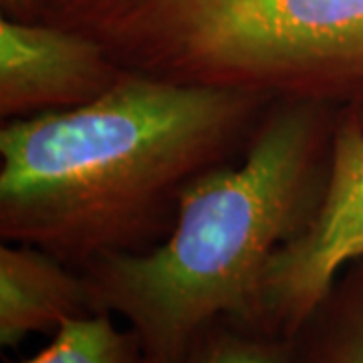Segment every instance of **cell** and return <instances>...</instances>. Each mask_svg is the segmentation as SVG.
<instances>
[{"mask_svg": "<svg viewBox=\"0 0 363 363\" xmlns=\"http://www.w3.org/2000/svg\"><path fill=\"white\" fill-rule=\"evenodd\" d=\"M271 104L125 71L83 107L4 121L2 242L39 247L75 271L156 248L182 192L242 156Z\"/></svg>", "mask_w": 363, "mask_h": 363, "instance_id": "cell-1", "label": "cell"}, {"mask_svg": "<svg viewBox=\"0 0 363 363\" xmlns=\"http://www.w3.org/2000/svg\"><path fill=\"white\" fill-rule=\"evenodd\" d=\"M337 119L323 105L272 101L247 152L182 192L162 245L79 269L95 309L128 321L145 362L184 363L194 339L222 317L264 331V274L323 198Z\"/></svg>", "mask_w": 363, "mask_h": 363, "instance_id": "cell-2", "label": "cell"}, {"mask_svg": "<svg viewBox=\"0 0 363 363\" xmlns=\"http://www.w3.org/2000/svg\"><path fill=\"white\" fill-rule=\"evenodd\" d=\"M131 73L307 101L363 123V0H37Z\"/></svg>", "mask_w": 363, "mask_h": 363, "instance_id": "cell-3", "label": "cell"}, {"mask_svg": "<svg viewBox=\"0 0 363 363\" xmlns=\"http://www.w3.org/2000/svg\"><path fill=\"white\" fill-rule=\"evenodd\" d=\"M363 257V123L339 116L323 198L303 233L272 255L262 329L289 337L337 272Z\"/></svg>", "mask_w": 363, "mask_h": 363, "instance_id": "cell-4", "label": "cell"}, {"mask_svg": "<svg viewBox=\"0 0 363 363\" xmlns=\"http://www.w3.org/2000/svg\"><path fill=\"white\" fill-rule=\"evenodd\" d=\"M125 75L104 45L47 21H0V117L77 109Z\"/></svg>", "mask_w": 363, "mask_h": 363, "instance_id": "cell-5", "label": "cell"}, {"mask_svg": "<svg viewBox=\"0 0 363 363\" xmlns=\"http://www.w3.org/2000/svg\"><path fill=\"white\" fill-rule=\"evenodd\" d=\"M99 313L85 277L30 245L0 247V345L16 347L33 333L57 331L67 319Z\"/></svg>", "mask_w": 363, "mask_h": 363, "instance_id": "cell-6", "label": "cell"}, {"mask_svg": "<svg viewBox=\"0 0 363 363\" xmlns=\"http://www.w3.org/2000/svg\"><path fill=\"white\" fill-rule=\"evenodd\" d=\"M286 339L289 363H363V257L337 272Z\"/></svg>", "mask_w": 363, "mask_h": 363, "instance_id": "cell-7", "label": "cell"}, {"mask_svg": "<svg viewBox=\"0 0 363 363\" xmlns=\"http://www.w3.org/2000/svg\"><path fill=\"white\" fill-rule=\"evenodd\" d=\"M21 363H147L138 335L113 323L111 313L67 319L52 341Z\"/></svg>", "mask_w": 363, "mask_h": 363, "instance_id": "cell-8", "label": "cell"}, {"mask_svg": "<svg viewBox=\"0 0 363 363\" xmlns=\"http://www.w3.org/2000/svg\"><path fill=\"white\" fill-rule=\"evenodd\" d=\"M184 363H289V339L222 317L194 339Z\"/></svg>", "mask_w": 363, "mask_h": 363, "instance_id": "cell-9", "label": "cell"}, {"mask_svg": "<svg viewBox=\"0 0 363 363\" xmlns=\"http://www.w3.org/2000/svg\"><path fill=\"white\" fill-rule=\"evenodd\" d=\"M2 6L9 11L11 18L37 21V0H2Z\"/></svg>", "mask_w": 363, "mask_h": 363, "instance_id": "cell-10", "label": "cell"}]
</instances>
